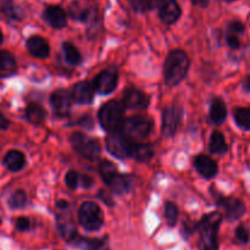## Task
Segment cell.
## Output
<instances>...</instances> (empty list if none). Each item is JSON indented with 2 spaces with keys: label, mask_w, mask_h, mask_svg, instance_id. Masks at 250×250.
Instances as JSON below:
<instances>
[{
  "label": "cell",
  "mask_w": 250,
  "mask_h": 250,
  "mask_svg": "<svg viewBox=\"0 0 250 250\" xmlns=\"http://www.w3.org/2000/svg\"><path fill=\"white\" fill-rule=\"evenodd\" d=\"M224 215L219 211L204 215L197 224L199 233V250H219V229Z\"/></svg>",
  "instance_id": "1"
},
{
  "label": "cell",
  "mask_w": 250,
  "mask_h": 250,
  "mask_svg": "<svg viewBox=\"0 0 250 250\" xmlns=\"http://www.w3.org/2000/svg\"><path fill=\"white\" fill-rule=\"evenodd\" d=\"M190 61L187 54L181 49L170 51L164 62V81L168 87H176L187 76Z\"/></svg>",
  "instance_id": "2"
},
{
  "label": "cell",
  "mask_w": 250,
  "mask_h": 250,
  "mask_svg": "<svg viewBox=\"0 0 250 250\" xmlns=\"http://www.w3.org/2000/svg\"><path fill=\"white\" fill-rule=\"evenodd\" d=\"M125 106L122 102L119 100H110L102 105L98 112V120L100 126L106 132H114L121 129L124 122Z\"/></svg>",
  "instance_id": "3"
},
{
  "label": "cell",
  "mask_w": 250,
  "mask_h": 250,
  "mask_svg": "<svg viewBox=\"0 0 250 250\" xmlns=\"http://www.w3.org/2000/svg\"><path fill=\"white\" fill-rule=\"evenodd\" d=\"M151 129H153V121L142 115L127 117L121 125L122 133L134 143L144 141L150 134Z\"/></svg>",
  "instance_id": "4"
},
{
  "label": "cell",
  "mask_w": 250,
  "mask_h": 250,
  "mask_svg": "<svg viewBox=\"0 0 250 250\" xmlns=\"http://www.w3.org/2000/svg\"><path fill=\"white\" fill-rule=\"evenodd\" d=\"M70 143L73 150L89 161H97L102 154V146L94 138L81 132H73L70 136Z\"/></svg>",
  "instance_id": "5"
},
{
  "label": "cell",
  "mask_w": 250,
  "mask_h": 250,
  "mask_svg": "<svg viewBox=\"0 0 250 250\" xmlns=\"http://www.w3.org/2000/svg\"><path fill=\"white\" fill-rule=\"evenodd\" d=\"M78 222L89 232L98 231L104 224V214L97 203L84 202L78 209Z\"/></svg>",
  "instance_id": "6"
},
{
  "label": "cell",
  "mask_w": 250,
  "mask_h": 250,
  "mask_svg": "<svg viewBox=\"0 0 250 250\" xmlns=\"http://www.w3.org/2000/svg\"><path fill=\"white\" fill-rule=\"evenodd\" d=\"M105 143H106V149L112 156L117 159L131 158L132 146L133 142L129 141L126 136L121 132V129L114 132H107V136L105 137Z\"/></svg>",
  "instance_id": "7"
},
{
  "label": "cell",
  "mask_w": 250,
  "mask_h": 250,
  "mask_svg": "<svg viewBox=\"0 0 250 250\" xmlns=\"http://www.w3.org/2000/svg\"><path fill=\"white\" fill-rule=\"evenodd\" d=\"M119 84V70L115 66L105 68L95 76L93 81V87L98 94H111Z\"/></svg>",
  "instance_id": "8"
},
{
  "label": "cell",
  "mask_w": 250,
  "mask_h": 250,
  "mask_svg": "<svg viewBox=\"0 0 250 250\" xmlns=\"http://www.w3.org/2000/svg\"><path fill=\"white\" fill-rule=\"evenodd\" d=\"M185 110L180 105H171L163 110V124H161V131L165 137L175 136L177 132L178 126L183 119Z\"/></svg>",
  "instance_id": "9"
},
{
  "label": "cell",
  "mask_w": 250,
  "mask_h": 250,
  "mask_svg": "<svg viewBox=\"0 0 250 250\" xmlns=\"http://www.w3.org/2000/svg\"><path fill=\"white\" fill-rule=\"evenodd\" d=\"M216 205L222 210L225 219L229 221H236L239 220L247 211L246 204L242 200L233 197H216Z\"/></svg>",
  "instance_id": "10"
},
{
  "label": "cell",
  "mask_w": 250,
  "mask_h": 250,
  "mask_svg": "<svg viewBox=\"0 0 250 250\" xmlns=\"http://www.w3.org/2000/svg\"><path fill=\"white\" fill-rule=\"evenodd\" d=\"M149 102L150 100L148 95L137 88H127L124 93V99H122L125 109L141 110V111L148 109Z\"/></svg>",
  "instance_id": "11"
},
{
  "label": "cell",
  "mask_w": 250,
  "mask_h": 250,
  "mask_svg": "<svg viewBox=\"0 0 250 250\" xmlns=\"http://www.w3.org/2000/svg\"><path fill=\"white\" fill-rule=\"evenodd\" d=\"M71 99H72V95L66 89L60 88V89H56L51 93L49 103H50L53 111L58 116L65 117L70 114Z\"/></svg>",
  "instance_id": "12"
},
{
  "label": "cell",
  "mask_w": 250,
  "mask_h": 250,
  "mask_svg": "<svg viewBox=\"0 0 250 250\" xmlns=\"http://www.w3.org/2000/svg\"><path fill=\"white\" fill-rule=\"evenodd\" d=\"M158 9L161 21L168 26L176 23L182 14L177 0H159Z\"/></svg>",
  "instance_id": "13"
},
{
  "label": "cell",
  "mask_w": 250,
  "mask_h": 250,
  "mask_svg": "<svg viewBox=\"0 0 250 250\" xmlns=\"http://www.w3.org/2000/svg\"><path fill=\"white\" fill-rule=\"evenodd\" d=\"M43 19L46 23L55 29H62L67 26V14L58 5H49L43 12Z\"/></svg>",
  "instance_id": "14"
},
{
  "label": "cell",
  "mask_w": 250,
  "mask_h": 250,
  "mask_svg": "<svg viewBox=\"0 0 250 250\" xmlns=\"http://www.w3.org/2000/svg\"><path fill=\"white\" fill-rule=\"evenodd\" d=\"M193 165H194L197 172L207 180L214 178L219 172V166H217L216 161L205 154H199L195 156L193 160Z\"/></svg>",
  "instance_id": "15"
},
{
  "label": "cell",
  "mask_w": 250,
  "mask_h": 250,
  "mask_svg": "<svg viewBox=\"0 0 250 250\" xmlns=\"http://www.w3.org/2000/svg\"><path fill=\"white\" fill-rule=\"evenodd\" d=\"M26 48L31 56L36 59H46L50 55V45L44 37L34 34L26 41Z\"/></svg>",
  "instance_id": "16"
},
{
  "label": "cell",
  "mask_w": 250,
  "mask_h": 250,
  "mask_svg": "<svg viewBox=\"0 0 250 250\" xmlns=\"http://www.w3.org/2000/svg\"><path fill=\"white\" fill-rule=\"evenodd\" d=\"M94 93L95 89L93 87V83L88 81H81L73 85L71 95L77 104L88 105L94 100Z\"/></svg>",
  "instance_id": "17"
},
{
  "label": "cell",
  "mask_w": 250,
  "mask_h": 250,
  "mask_svg": "<svg viewBox=\"0 0 250 250\" xmlns=\"http://www.w3.org/2000/svg\"><path fill=\"white\" fill-rule=\"evenodd\" d=\"M2 165L10 172H20L26 166V156H24V154L22 151L12 149V150H9L4 155V158H2Z\"/></svg>",
  "instance_id": "18"
},
{
  "label": "cell",
  "mask_w": 250,
  "mask_h": 250,
  "mask_svg": "<svg viewBox=\"0 0 250 250\" xmlns=\"http://www.w3.org/2000/svg\"><path fill=\"white\" fill-rule=\"evenodd\" d=\"M17 62L15 56L7 50H0V78H10L17 73Z\"/></svg>",
  "instance_id": "19"
},
{
  "label": "cell",
  "mask_w": 250,
  "mask_h": 250,
  "mask_svg": "<svg viewBox=\"0 0 250 250\" xmlns=\"http://www.w3.org/2000/svg\"><path fill=\"white\" fill-rule=\"evenodd\" d=\"M133 182L134 178L131 175H122V173H117L109 183H107V187L112 190L116 194L121 195L125 193H128L129 190L133 188Z\"/></svg>",
  "instance_id": "20"
},
{
  "label": "cell",
  "mask_w": 250,
  "mask_h": 250,
  "mask_svg": "<svg viewBox=\"0 0 250 250\" xmlns=\"http://www.w3.org/2000/svg\"><path fill=\"white\" fill-rule=\"evenodd\" d=\"M155 155V149L150 143H143V142H137L132 146L131 158L134 159L138 163H148Z\"/></svg>",
  "instance_id": "21"
},
{
  "label": "cell",
  "mask_w": 250,
  "mask_h": 250,
  "mask_svg": "<svg viewBox=\"0 0 250 250\" xmlns=\"http://www.w3.org/2000/svg\"><path fill=\"white\" fill-rule=\"evenodd\" d=\"M210 121L216 126L224 124L227 119V106L226 103L221 99V98L216 97L211 100L210 104Z\"/></svg>",
  "instance_id": "22"
},
{
  "label": "cell",
  "mask_w": 250,
  "mask_h": 250,
  "mask_svg": "<svg viewBox=\"0 0 250 250\" xmlns=\"http://www.w3.org/2000/svg\"><path fill=\"white\" fill-rule=\"evenodd\" d=\"M71 244L81 250H109L106 239L102 238H85L78 234Z\"/></svg>",
  "instance_id": "23"
},
{
  "label": "cell",
  "mask_w": 250,
  "mask_h": 250,
  "mask_svg": "<svg viewBox=\"0 0 250 250\" xmlns=\"http://www.w3.org/2000/svg\"><path fill=\"white\" fill-rule=\"evenodd\" d=\"M0 12L11 22H20L23 20L24 11L14 0H2L0 2Z\"/></svg>",
  "instance_id": "24"
},
{
  "label": "cell",
  "mask_w": 250,
  "mask_h": 250,
  "mask_svg": "<svg viewBox=\"0 0 250 250\" xmlns=\"http://www.w3.org/2000/svg\"><path fill=\"white\" fill-rule=\"evenodd\" d=\"M24 116H26L27 121L31 124L42 125L46 119V110L42 105L31 103L27 105L26 110H24Z\"/></svg>",
  "instance_id": "25"
},
{
  "label": "cell",
  "mask_w": 250,
  "mask_h": 250,
  "mask_svg": "<svg viewBox=\"0 0 250 250\" xmlns=\"http://www.w3.org/2000/svg\"><path fill=\"white\" fill-rule=\"evenodd\" d=\"M209 149L211 151V154H217V155L225 154L229 150L225 136L220 131H214L211 133V136H210Z\"/></svg>",
  "instance_id": "26"
},
{
  "label": "cell",
  "mask_w": 250,
  "mask_h": 250,
  "mask_svg": "<svg viewBox=\"0 0 250 250\" xmlns=\"http://www.w3.org/2000/svg\"><path fill=\"white\" fill-rule=\"evenodd\" d=\"M62 50L65 60L68 65L78 66L82 62V55H81L80 50L71 42H65L62 44Z\"/></svg>",
  "instance_id": "27"
},
{
  "label": "cell",
  "mask_w": 250,
  "mask_h": 250,
  "mask_svg": "<svg viewBox=\"0 0 250 250\" xmlns=\"http://www.w3.org/2000/svg\"><path fill=\"white\" fill-rule=\"evenodd\" d=\"M98 170H99V173H100V176H102V178H103V181H104L105 185H107V183H109L110 181H111L112 178L117 175V173H119V171H117V167L115 166V164L111 163V161H109V160L100 161L99 166H98Z\"/></svg>",
  "instance_id": "28"
},
{
  "label": "cell",
  "mask_w": 250,
  "mask_h": 250,
  "mask_svg": "<svg viewBox=\"0 0 250 250\" xmlns=\"http://www.w3.org/2000/svg\"><path fill=\"white\" fill-rule=\"evenodd\" d=\"M234 121L239 128L250 131V107H238L234 110Z\"/></svg>",
  "instance_id": "29"
},
{
  "label": "cell",
  "mask_w": 250,
  "mask_h": 250,
  "mask_svg": "<svg viewBox=\"0 0 250 250\" xmlns=\"http://www.w3.org/2000/svg\"><path fill=\"white\" fill-rule=\"evenodd\" d=\"M28 203V199H27V195L24 193V190L22 189H17L12 193L11 195L7 199V204L9 207L11 208L12 210H19V209H23L24 207Z\"/></svg>",
  "instance_id": "30"
},
{
  "label": "cell",
  "mask_w": 250,
  "mask_h": 250,
  "mask_svg": "<svg viewBox=\"0 0 250 250\" xmlns=\"http://www.w3.org/2000/svg\"><path fill=\"white\" fill-rule=\"evenodd\" d=\"M178 207L172 202H166L165 207H164V216H165L166 222H167L168 226L173 227L176 226L178 220Z\"/></svg>",
  "instance_id": "31"
},
{
  "label": "cell",
  "mask_w": 250,
  "mask_h": 250,
  "mask_svg": "<svg viewBox=\"0 0 250 250\" xmlns=\"http://www.w3.org/2000/svg\"><path fill=\"white\" fill-rule=\"evenodd\" d=\"M136 12H146L158 6L159 0H127Z\"/></svg>",
  "instance_id": "32"
},
{
  "label": "cell",
  "mask_w": 250,
  "mask_h": 250,
  "mask_svg": "<svg viewBox=\"0 0 250 250\" xmlns=\"http://www.w3.org/2000/svg\"><path fill=\"white\" fill-rule=\"evenodd\" d=\"M81 183V175L75 170L67 171L65 175V185L68 189L76 190Z\"/></svg>",
  "instance_id": "33"
},
{
  "label": "cell",
  "mask_w": 250,
  "mask_h": 250,
  "mask_svg": "<svg viewBox=\"0 0 250 250\" xmlns=\"http://www.w3.org/2000/svg\"><path fill=\"white\" fill-rule=\"evenodd\" d=\"M236 238L238 239L241 243L243 244H247L249 242L250 239V233L248 231V229H247L246 226H243V225H241V226H238L236 229Z\"/></svg>",
  "instance_id": "34"
},
{
  "label": "cell",
  "mask_w": 250,
  "mask_h": 250,
  "mask_svg": "<svg viewBox=\"0 0 250 250\" xmlns=\"http://www.w3.org/2000/svg\"><path fill=\"white\" fill-rule=\"evenodd\" d=\"M15 227H16L17 231L26 232V231H28L29 227H31V221H29L28 217L20 216V217H17V219H16V222H15Z\"/></svg>",
  "instance_id": "35"
},
{
  "label": "cell",
  "mask_w": 250,
  "mask_h": 250,
  "mask_svg": "<svg viewBox=\"0 0 250 250\" xmlns=\"http://www.w3.org/2000/svg\"><path fill=\"white\" fill-rule=\"evenodd\" d=\"M78 126L83 127V128H87V129H92L94 127V120L90 115H83L82 117H80L77 121Z\"/></svg>",
  "instance_id": "36"
},
{
  "label": "cell",
  "mask_w": 250,
  "mask_h": 250,
  "mask_svg": "<svg viewBox=\"0 0 250 250\" xmlns=\"http://www.w3.org/2000/svg\"><path fill=\"white\" fill-rule=\"evenodd\" d=\"M226 42L231 49H239V46H241V39H239L238 34L229 33V32L226 37Z\"/></svg>",
  "instance_id": "37"
},
{
  "label": "cell",
  "mask_w": 250,
  "mask_h": 250,
  "mask_svg": "<svg viewBox=\"0 0 250 250\" xmlns=\"http://www.w3.org/2000/svg\"><path fill=\"white\" fill-rule=\"evenodd\" d=\"M244 31H246V27H244V24L242 23V22L232 21L231 23L229 24V33L242 34Z\"/></svg>",
  "instance_id": "38"
},
{
  "label": "cell",
  "mask_w": 250,
  "mask_h": 250,
  "mask_svg": "<svg viewBox=\"0 0 250 250\" xmlns=\"http://www.w3.org/2000/svg\"><path fill=\"white\" fill-rule=\"evenodd\" d=\"M80 185H82V187L85 188V189H89V188H92L93 185H94V180H93L92 176L89 175H81Z\"/></svg>",
  "instance_id": "39"
},
{
  "label": "cell",
  "mask_w": 250,
  "mask_h": 250,
  "mask_svg": "<svg viewBox=\"0 0 250 250\" xmlns=\"http://www.w3.org/2000/svg\"><path fill=\"white\" fill-rule=\"evenodd\" d=\"M99 199H102L104 202V204H106L107 207H112L114 205V202H112V198L110 197L109 193L104 192V190H100L99 192Z\"/></svg>",
  "instance_id": "40"
},
{
  "label": "cell",
  "mask_w": 250,
  "mask_h": 250,
  "mask_svg": "<svg viewBox=\"0 0 250 250\" xmlns=\"http://www.w3.org/2000/svg\"><path fill=\"white\" fill-rule=\"evenodd\" d=\"M10 127V121L6 119L4 114L0 111V131H6Z\"/></svg>",
  "instance_id": "41"
},
{
  "label": "cell",
  "mask_w": 250,
  "mask_h": 250,
  "mask_svg": "<svg viewBox=\"0 0 250 250\" xmlns=\"http://www.w3.org/2000/svg\"><path fill=\"white\" fill-rule=\"evenodd\" d=\"M68 208H70V203H68L67 200L60 199L56 202V209H58L59 211H61V210H67Z\"/></svg>",
  "instance_id": "42"
},
{
  "label": "cell",
  "mask_w": 250,
  "mask_h": 250,
  "mask_svg": "<svg viewBox=\"0 0 250 250\" xmlns=\"http://www.w3.org/2000/svg\"><path fill=\"white\" fill-rule=\"evenodd\" d=\"M192 2L194 5H198L200 7H207L209 5L210 0H192Z\"/></svg>",
  "instance_id": "43"
},
{
  "label": "cell",
  "mask_w": 250,
  "mask_h": 250,
  "mask_svg": "<svg viewBox=\"0 0 250 250\" xmlns=\"http://www.w3.org/2000/svg\"><path fill=\"white\" fill-rule=\"evenodd\" d=\"M243 88L246 92H250V75L247 76L243 81Z\"/></svg>",
  "instance_id": "44"
},
{
  "label": "cell",
  "mask_w": 250,
  "mask_h": 250,
  "mask_svg": "<svg viewBox=\"0 0 250 250\" xmlns=\"http://www.w3.org/2000/svg\"><path fill=\"white\" fill-rule=\"evenodd\" d=\"M2 42H4V34H2L1 28H0V45L2 44Z\"/></svg>",
  "instance_id": "45"
},
{
  "label": "cell",
  "mask_w": 250,
  "mask_h": 250,
  "mask_svg": "<svg viewBox=\"0 0 250 250\" xmlns=\"http://www.w3.org/2000/svg\"><path fill=\"white\" fill-rule=\"evenodd\" d=\"M225 1H227V2H231V1H236V0H225Z\"/></svg>",
  "instance_id": "46"
},
{
  "label": "cell",
  "mask_w": 250,
  "mask_h": 250,
  "mask_svg": "<svg viewBox=\"0 0 250 250\" xmlns=\"http://www.w3.org/2000/svg\"><path fill=\"white\" fill-rule=\"evenodd\" d=\"M0 225H1V220H0Z\"/></svg>",
  "instance_id": "47"
}]
</instances>
